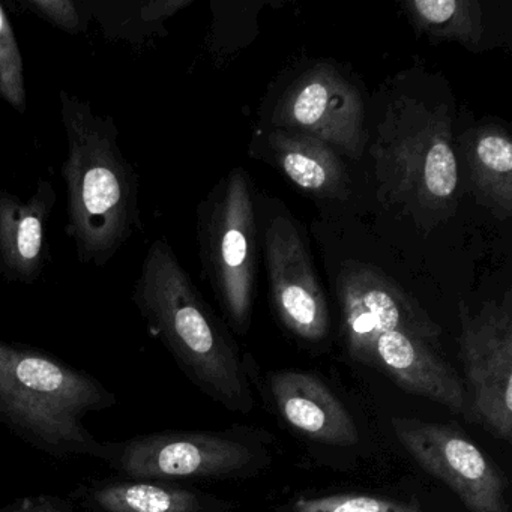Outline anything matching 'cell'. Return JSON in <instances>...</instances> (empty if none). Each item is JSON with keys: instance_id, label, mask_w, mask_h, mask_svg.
<instances>
[{"instance_id": "7c38bea8", "label": "cell", "mask_w": 512, "mask_h": 512, "mask_svg": "<svg viewBox=\"0 0 512 512\" xmlns=\"http://www.w3.org/2000/svg\"><path fill=\"white\" fill-rule=\"evenodd\" d=\"M436 346L413 332L392 329L374 338L364 364L385 371L404 391L467 416L469 404L463 382L454 368L437 355Z\"/></svg>"}, {"instance_id": "ba28073f", "label": "cell", "mask_w": 512, "mask_h": 512, "mask_svg": "<svg viewBox=\"0 0 512 512\" xmlns=\"http://www.w3.org/2000/svg\"><path fill=\"white\" fill-rule=\"evenodd\" d=\"M364 101L356 86L337 68L317 64L287 89L275 107L272 124L331 146L356 160L364 152Z\"/></svg>"}, {"instance_id": "30bf717a", "label": "cell", "mask_w": 512, "mask_h": 512, "mask_svg": "<svg viewBox=\"0 0 512 512\" xmlns=\"http://www.w3.org/2000/svg\"><path fill=\"white\" fill-rule=\"evenodd\" d=\"M269 295L283 325L305 341L328 335V302L317 278L307 242L289 215L275 217L265 232Z\"/></svg>"}, {"instance_id": "44dd1931", "label": "cell", "mask_w": 512, "mask_h": 512, "mask_svg": "<svg viewBox=\"0 0 512 512\" xmlns=\"http://www.w3.org/2000/svg\"><path fill=\"white\" fill-rule=\"evenodd\" d=\"M293 512H424L415 503L397 502L364 494H332V496L298 499Z\"/></svg>"}, {"instance_id": "52a82bcc", "label": "cell", "mask_w": 512, "mask_h": 512, "mask_svg": "<svg viewBox=\"0 0 512 512\" xmlns=\"http://www.w3.org/2000/svg\"><path fill=\"white\" fill-rule=\"evenodd\" d=\"M391 424L407 454L470 512H509L502 472L454 425L410 418H392Z\"/></svg>"}, {"instance_id": "5b68a950", "label": "cell", "mask_w": 512, "mask_h": 512, "mask_svg": "<svg viewBox=\"0 0 512 512\" xmlns=\"http://www.w3.org/2000/svg\"><path fill=\"white\" fill-rule=\"evenodd\" d=\"M203 277L236 331L244 334L253 314L257 229L250 176L233 169L197 212Z\"/></svg>"}, {"instance_id": "ac0fdd59", "label": "cell", "mask_w": 512, "mask_h": 512, "mask_svg": "<svg viewBox=\"0 0 512 512\" xmlns=\"http://www.w3.org/2000/svg\"><path fill=\"white\" fill-rule=\"evenodd\" d=\"M92 502L104 512H199V497L152 482H118L95 488Z\"/></svg>"}, {"instance_id": "e0dca14e", "label": "cell", "mask_w": 512, "mask_h": 512, "mask_svg": "<svg viewBox=\"0 0 512 512\" xmlns=\"http://www.w3.org/2000/svg\"><path fill=\"white\" fill-rule=\"evenodd\" d=\"M412 25L437 41L478 50L484 38L481 5L473 0H410L403 5Z\"/></svg>"}, {"instance_id": "d6986e66", "label": "cell", "mask_w": 512, "mask_h": 512, "mask_svg": "<svg viewBox=\"0 0 512 512\" xmlns=\"http://www.w3.org/2000/svg\"><path fill=\"white\" fill-rule=\"evenodd\" d=\"M191 4V0H149L130 4H98L89 2L92 17H97L107 38L139 41L158 35L164 22Z\"/></svg>"}, {"instance_id": "7402d4cb", "label": "cell", "mask_w": 512, "mask_h": 512, "mask_svg": "<svg viewBox=\"0 0 512 512\" xmlns=\"http://www.w3.org/2000/svg\"><path fill=\"white\" fill-rule=\"evenodd\" d=\"M23 7L35 16L50 23L53 28L61 29L71 35H80L88 29L91 20L89 2H71V0H23Z\"/></svg>"}, {"instance_id": "603a6c76", "label": "cell", "mask_w": 512, "mask_h": 512, "mask_svg": "<svg viewBox=\"0 0 512 512\" xmlns=\"http://www.w3.org/2000/svg\"><path fill=\"white\" fill-rule=\"evenodd\" d=\"M13 512H65L59 506L52 505V503H40V505L26 506V508L17 509Z\"/></svg>"}, {"instance_id": "3957f363", "label": "cell", "mask_w": 512, "mask_h": 512, "mask_svg": "<svg viewBox=\"0 0 512 512\" xmlns=\"http://www.w3.org/2000/svg\"><path fill=\"white\" fill-rule=\"evenodd\" d=\"M110 404L109 392L88 374L46 353L0 341V415L41 448L106 457L83 418Z\"/></svg>"}, {"instance_id": "4fadbf2b", "label": "cell", "mask_w": 512, "mask_h": 512, "mask_svg": "<svg viewBox=\"0 0 512 512\" xmlns=\"http://www.w3.org/2000/svg\"><path fill=\"white\" fill-rule=\"evenodd\" d=\"M56 200L47 179L38 182L26 202L0 190V275L8 283L32 284L43 274L46 227Z\"/></svg>"}, {"instance_id": "8992f818", "label": "cell", "mask_w": 512, "mask_h": 512, "mask_svg": "<svg viewBox=\"0 0 512 512\" xmlns=\"http://www.w3.org/2000/svg\"><path fill=\"white\" fill-rule=\"evenodd\" d=\"M460 352L469 383L467 416L499 439L512 437V299L476 311L460 304Z\"/></svg>"}, {"instance_id": "9a60e30c", "label": "cell", "mask_w": 512, "mask_h": 512, "mask_svg": "<svg viewBox=\"0 0 512 512\" xmlns=\"http://www.w3.org/2000/svg\"><path fill=\"white\" fill-rule=\"evenodd\" d=\"M266 145L281 172L304 193L319 199H344L349 173L341 155L320 140L295 131H269Z\"/></svg>"}, {"instance_id": "5bb4252c", "label": "cell", "mask_w": 512, "mask_h": 512, "mask_svg": "<svg viewBox=\"0 0 512 512\" xmlns=\"http://www.w3.org/2000/svg\"><path fill=\"white\" fill-rule=\"evenodd\" d=\"M275 406L287 424L308 439L332 446H353L359 431L337 395L311 373L280 371L269 379Z\"/></svg>"}, {"instance_id": "7a4b0ae2", "label": "cell", "mask_w": 512, "mask_h": 512, "mask_svg": "<svg viewBox=\"0 0 512 512\" xmlns=\"http://www.w3.org/2000/svg\"><path fill=\"white\" fill-rule=\"evenodd\" d=\"M133 301L188 376L238 412L253 409L241 358L166 238L149 247Z\"/></svg>"}, {"instance_id": "8fae6325", "label": "cell", "mask_w": 512, "mask_h": 512, "mask_svg": "<svg viewBox=\"0 0 512 512\" xmlns=\"http://www.w3.org/2000/svg\"><path fill=\"white\" fill-rule=\"evenodd\" d=\"M254 452L239 440L212 433H164L119 446L113 461L140 479L211 478L241 472Z\"/></svg>"}, {"instance_id": "2e32d148", "label": "cell", "mask_w": 512, "mask_h": 512, "mask_svg": "<svg viewBox=\"0 0 512 512\" xmlns=\"http://www.w3.org/2000/svg\"><path fill=\"white\" fill-rule=\"evenodd\" d=\"M466 157L470 185L479 202L499 218L512 214V143L499 125H484L467 131L458 140Z\"/></svg>"}, {"instance_id": "277c9868", "label": "cell", "mask_w": 512, "mask_h": 512, "mask_svg": "<svg viewBox=\"0 0 512 512\" xmlns=\"http://www.w3.org/2000/svg\"><path fill=\"white\" fill-rule=\"evenodd\" d=\"M377 176L392 203L422 211L451 205L458 187V161L451 121L440 109L410 101L391 107L373 149Z\"/></svg>"}, {"instance_id": "9c48e42d", "label": "cell", "mask_w": 512, "mask_h": 512, "mask_svg": "<svg viewBox=\"0 0 512 512\" xmlns=\"http://www.w3.org/2000/svg\"><path fill=\"white\" fill-rule=\"evenodd\" d=\"M337 295L347 349L362 364L374 338L392 329H404L430 343H439L440 326L374 266L346 263L338 275Z\"/></svg>"}, {"instance_id": "6da1fadb", "label": "cell", "mask_w": 512, "mask_h": 512, "mask_svg": "<svg viewBox=\"0 0 512 512\" xmlns=\"http://www.w3.org/2000/svg\"><path fill=\"white\" fill-rule=\"evenodd\" d=\"M67 136L62 178L67 187V235L82 265L106 266L142 229L139 175L118 143L112 116L97 115L89 101L59 92Z\"/></svg>"}, {"instance_id": "ffe728a7", "label": "cell", "mask_w": 512, "mask_h": 512, "mask_svg": "<svg viewBox=\"0 0 512 512\" xmlns=\"http://www.w3.org/2000/svg\"><path fill=\"white\" fill-rule=\"evenodd\" d=\"M0 98L19 113L26 112L25 65L10 19L0 5Z\"/></svg>"}]
</instances>
